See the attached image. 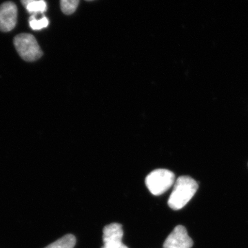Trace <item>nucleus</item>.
<instances>
[{
  "label": "nucleus",
  "mask_w": 248,
  "mask_h": 248,
  "mask_svg": "<svg viewBox=\"0 0 248 248\" xmlns=\"http://www.w3.org/2000/svg\"><path fill=\"white\" fill-rule=\"evenodd\" d=\"M35 1H37V0H21V2L25 7H27L28 5Z\"/></svg>",
  "instance_id": "11"
},
{
  "label": "nucleus",
  "mask_w": 248,
  "mask_h": 248,
  "mask_svg": "<svg viewBox=\"0 0 248 248\" xmlns=\"http://www.w3.org/2000/svg\"><path fill=\"white\" fill-rule=\"evenodd\" d=\"M79 4V0H60V6L65 15L74 14Z\"/></svg>",
  "instance_id": "9"
},
{
  "label": "nucleus",
  "mask_w": 248,
  "mask_h": 248,
  "mask_svg": "<svg viewBox=\"0 0 248 248\" xmlns=\"http://www.w3.org/2000/svg\"><path fill=\"white\" fill-rule=\"evenodd\" d=\"M102 248H104V247H102ZM128 248V247H127L126 246H125V245H123V246H121L120 248Z\"/></svg>",
  "instance_id": "12"
},
{
  "label": "nucleus",
  "mask_w": 248,
  "mask_h": 248,
  "mask_svg": "<svg viewBox=\"0 0 248 248\" xmlns=\"http://www.w3.org/2000/svg\"><path fill=\"white\" fill-rule=\"evenodd\" d=\"M198 187L197 182L189 176L178 178L168 202L170 208L174 210L184 208L195 195Z\"/></svg>",
  "instance_id": "1"
},
{
  "label": "nucleus",
  "mask_w": 248,
  "mask_h": 248,
  "mask_svg": "<svg viewBox=\"0 0 248 248\" xmlns=\"http://www.w3.org/2000/svg\"><path fill=\"white\" fill-rule=\"evenodd\" d=\"M49 21L48 18L43 17L40 19H36V16H31L29 19V24L32 30L39 31L48 27Z\"/></svg>",
  "instance_id": "10"
},
{
  "label": "nucleus",
  "mask_w": 248,
  "mask_h": 248,
  "mask_svg": "<svg viewBox=\"0 0 248 248\" xmlns=\"http://www.w3.org/2000/svg\"><path fill=\"white\" fill-rule=\"evenodd\" d=\"M124 232L122 225L113 223L107 225L103 230V242L105 248H119L123 246Z\"/></svg>",
  "instance_id": "6"
},
{
  "label": "nucleus",
  "mask_w": 248,
  "mask_h": 248,
  "mask_svg": "<svg viewBox=\"0 0 248 248\" xmlns=\"http://www.w3.org/2000/svg\"><path fill=\"white\" fill-rule=\"evenodd\" d=\"M193 241L189 236L186 228L177 226L169 234L164 244V248H191Z\"/></svg>",
  "instance_id": "5"
},
{
  "label": "nucleus",
  "mask_w": 248,
  "mask_h": 248,
  "mask_svg": "<svg viewBox=\"0 0 248 248\" xmlns=\"http://www.w3.org/2000/svg\"><path fill=\"white\" fill-rule=\"evenodd\" d=\"M14 45L17 53L25 61H36L43 55L35 37L31 34L22 33L16 36Z\"/></svg>",
  "instance_id": "3"
},
{
  "label": "nucleus",
  "mask_w": 248,
  "mask_h": 248,
  "mask_svg": "<svg viewBox=\"0 0 248 248\" xmlns=\"http://www.w3.org/2000/svg\"><path fill=\"white\" fill-rule=\"evenodd\" d=\"M26 9L29 14L36 16L38 14H44L47 9V4L45 0H37L28 5Z\"/></svg>",
  "instance_id": "8"
},
{
  "label": "nucleus",
  "mask_w": 248,
  "mask_h": 248,
  "mask_svg": "<svg viewBox=\"0 0 248 248\" xmlns=\"http://www.w3.org/2000/svg\"><path fill=\"white\" fill-rule=\"evenodd\" d=\"M175 181V175L172 171L166 169L155 170L146 178V187L153 195H162L170 188Z\"/></svg>",
  "instance_id": "2"
},
{
  "label": "nucleus",
  "mask_w": 248,
  "mask_h": 248,
  "mask_svg": "<svg viewBox=\"0 0 248 248\" xmlns=\"http://www.w3.org/2000/svg\"><path fill=\"white\" fill-rule=\"evenodd\" d=\"M17 19V6L12 1L0 5V31L9 32L16 27Z\"/></svg>",
  "instance_id": "4"
},
{
  "label": "nucleus",
  "mask_w": 248,
  "mask_h": 248,
  "mask_svg": "<svg viewBox=\"0 0 248 248\" xmlns=\"http://www.w3.org/2000/svg\"><path fill=\"white\" fill-rule=\"evenodd\" d=\"M76 238L74 235L66 234L45 248H74Z\"/></svg>",
  "instance_id": "7"
},
{
  "label": "nucleus",
  "mask_w": 248,
  "mask_h": 248,
  "mask_svg": "<svg viewBox=\"0 0 248 248\" xmlns=\"http://www.w3.org/2000/svg\"><path fill=\"white\" fill-rule=\"evenodd\" d=\"M86 1H93V0H86Z\"/></svg>",
  "instance_id": "13"
}]
</instances>
